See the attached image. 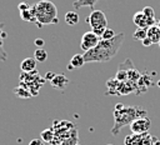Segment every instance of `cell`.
I'll return each instance as SVG.
<instances>
[{"instance_id": "cell-1", "label": "cell", "mask_w": 160, "mask_h": 145, "mask_svg": "<svg viewBox=\"0 0 160 145\" xmlns=\"http://www.w3.org/2000/svg\"><path fill=\"white\" fill-rule=\"evenodd\" d=\"M124 38H125V34L119 32V34H116L115 38H112L110 40L100 39V41L98 42V45L95 48L84 52L85 64L86 62H108V61H110L120 50Z\"/></svg>"}, {"instance_id": "cell-2", "label": "cell", "mask_w": 160, "mask_h": 145, "mask_svg": "<svg viewBox=\"0 0 160 145\" xmlns=\"http://www.w3.org/2000/svg\"><path fill=\"white\" fill-rule=\"evenodd\" d=\"M139 111V106H125L122 104H118L115 105V110H114V128L111 129L112 135L119 134L120 129L122 126H125L126 124H131L135 119L139 118H145L146 112H138Z\"/></svg>"}, {"instance_id": "cell-3", "label": "cell", "mask_w": 160, "mask_h": 145, "mask_svg": "<svg viewBox=\"0 0 160 145\" xmlns=\"http://www.w3.org/2000/svg\"><path fill=\"white\" fill-rule=\"evenodd\" d=\"M36 18V24L39 28L42 25L58 24V9L56 5L50 0H40L35 5H32Z\"/></svg>"}, {"instance_id": "cell-4", "label": "cell", "mask_w": 160, "mask_h": 145, "mask_svg": "<svg viewBox=\"0 0 160 145\" xmlns=\"http://www.w3.org/2000/svg\"><path fill=\"white\" fill-rule=\"evenodd\" d=\"M86 22L91 26V29L95 28H106L108 25V19L105 14L101 10H92L90 15L86 18Z\"/></svg>"}, {"instance_id": "cell-5", "label": "cell", "mask_w": 160, "mask_h": 145, "mask_svg": "<svg viewBox=\"0 0 160 145\" xmlns=\"http://www.w3.org/2000/svg\"><path fill=\"white\" fill-rule=\"evenodd\" d=\"M100 36H98L95 32L92 31H86L84 32V35L81 36V41H80V48L84 51H89L92 48H95L98 45V42L100 41Z\"/></svg>"}, {"instance_id": "cell-6", "label": "cell", "mask_w": 160, "mask_h": 145, "mask_svg": "<svg viewBox=\"0 0 160 145\" xmlns=\"http://www.w3.org/2000/svg\"><path fill=\"white\" fill-rule=\"evenodd\" d=\"M151 126V121L145 116V118H139V119H135L131 124H130V130L132 134H138V135H141V134H145Z\"/></svg>"}, {"instance_id": "cell-7", "label": "cell", "mask_w": 160, "mask_h": 145, "mask_svg": "<svg viewBox=\"0 0 160 145\" xmlns=\"http://www.w3.org/2000/svg\"><path fill=\"white\" fill-rule=\"evenodd\" d=\"M132 22L136 25V28H145V29H148V28H150V26H152V25H156V24H155V22H156L155 18H154V19H149V18H146V16L144 15L142 11H138V12L134 14V16H132Z\"/></svg>"}, {"instance_id": "cell-8", "label": "cell", "mask_w": 160, "mask_h": 145, "mask_svg": "<svg viewBox=\"0 0 160 145\" xmlns=\"http://www.w3.org/2000/svg\"><path fill=\"white\" fill-rule=\"evenodd\" d=\"M51 86L54 89H58V90H64L68 85H69V79L64 75V74H58L54 76V79L50 81Z\"/></svg>"}, {"instance_id": "cell-9", "label": "cell", "mask_w": 160, "mask_h": 145, "mask_svg": "<svg viewBox=\"0 0 160 145\" xmlns=\"http://www.w3.org/2000/svg\"><path fill=\"white\" fill-rule=\"evenodd\" d=\"M20 69H21L22 72H31V71L36 70L35 58H25L20 64Z\"/></svg>"}, {"instance_id": "cell-10", "label": "cell", "mask_w": 160, "mask_h": 145, "mask_svg": "<svg viewBox=\"0 0 160 145\" xmlns=\"http://www.w3.org/2000/svg\"><path fill=\"white\" fill-rule=\"evenodd\" d=\"M148 38L151 40L152 44L160 42V28L158 25H152L148 28Z\"/></svg>"}, {"instance_id": "cell-11", "label": "cell", "mask_w": 160, "mask_h": 145, "mask_svg": "<svg viewBox=\"0 0 160 145\" xmlns=\"http://www.w3.org/2000/svg\"><path fill=\"white\" fill-rule=\"evenodd\" d=\"M20 18L26 21V22H35L36 24V18H35V11H34V8L30 6V9L28 10H24V11H20Z\"/></svg>"}, {"instance_id": "cell-12", "label": "cell", "mask_w": 160, "mask_h": 145, "mask_svg": "<svg viewBox=\"0 0 160 145\" xmlns=\"http://www.w3.org/2000/svg\"><path fill=\"white\" fill-rule=\"evenodd\" d=\"M65 22L70 26H74L79 22V14L76 11H68L65 14Z\"/></svg>"}, {"instance_id": "cell-13", "label": "cell", "mask_w": 160, "mask_h": 145, "mask_svg": "<svg viewBox=\"0 0 160 145\" xmlns=\"http://www.w3.org/2000/svg\"><path fill=\"white\" fill-rule=\"evenodd\" d=\"M96 2H98V0H75V1L72 2V6H74L76 10L80 9V8H84V6L92 9Z\"/></svg>"}, {"instance_id": "cell-14", "label": "cell", "mask_w": 160, "mask_h": 145, "mask_svg": "<svg viewBox=\"0 0 160 145\" xmlns=\"http://www.w3.org/2000/svg\"><path fill=\"white\" fill-rule=\"evenodd\" d=\"M34 58H35V60H36L38 62H45L46 59H48V52H46L45 49L38 48V49L35 50V52H34Z\"/></svg>"}, {"instance_id": "cell-15", "label": "cell", "mask_w": 160, "mask_h": 145, "mask_svg": "<svg viewBox=\"0 0 160 145\" xmlns=\"http://www.w3.org/2000/svg\"><path fill=\"white\" fill-rule=\"evenodd\" d=\"M84 64H85L84 55L75 54V55L71 58V60H70V64H69V65H71V66H72V69H74V68H81Z\"/></svg>"}, {"instance_id": "cell-16", "label": "cell", "mask_w": 160, "mask_h": 145, "mask_svg": "<svg viewBox=\"0 0 160 145\" xmlns=\"http://www.w3.org/2000/svg\"><path fill=\"white\" fill-rule=\"evenodd\" d=\"M41 139L45 141V142H50L52 144L54 142V139H55V132L52 129H45L41 131Z\"/></svg>"}, {"instance_id": "cell-17", "label": "cell", "mask_w": 160, "mask_h": 145, "mask_svg": "<svg viewBox=\"0 0 160 145\" xmlns=\"http://www.w3.org/2000/svg\"><path fill=\"white\" fill-rule=\"evenodd\" d=\"M2 28H4V22H0V61H6L8 60V52L4 49V39L1 36Z\"/></svg>"}, {"instance_id": "cell-18", "label": "cell", "mask_w": 160, "mask_h": 145, "mask_svg": "<svg viewBox=\"0 0 160 145\" xmlns=\"http://www.w3.org/2000/svg\"><path fill=\"white\" fill-rule=\"evenodd\" d=\"M145 38H148V29L145 28H138L132 34V39L138 41H142Z\"/></svg>"}, {"instance_id": "cell-19", "label": "cell", "mask_w": 160, "mask_h": 145, "mask_svg": "<svg viewBox=\"0 0 160 145\" xmlns=\"http://www.w3.org/2000/svg\"><path fill=\"white\" fill-rule=\"evenodd\" d=\"M14 92H15V95H18V96H20V98H30V96H31L30 90L22 88L21 84H20L19 88H15V89H14Z\"/></svg>"}, {"instance_id": "cell-20", "label": "cell", "mask_w": 160, "mask_h": 145, "mask_svg": "<svg viewBox=\"0 0 160 145\" xmlns=\"http://www.w3.org/2000/svg\"><path fill=\"white\" fill-rule=\"evenodd\" d=\"M115 36H116L115 31H114L112 29L106 28V29H105V31H104V32H102V35H101V39H104V40H110V39H112V38H115Z\"/></svg>"}, {"instance_id": "cell-21", "label": "cell", "mask_w": 160, "mask_h": 145, "mask_svg": "<svg viewBox=\"0 0 160 145\" xmlns=\"http://www.w3.org/2000/svg\"><path fill=\"white\" fill-rule=\"evenodd\" d=\"M141 11H142L144 15H145L146 18H149V19H154V18H155V11H154V9H152L151 6H145Z\"/></svg>"}, {"instance_id": "cell-22", "label": "cell", "mask_w": 160, "mask_h": 145, "mask_svg": "<svg viewBox=\"0 0 160 145\" xmlns=\"http://www.w3.org/2000/svg\"><path fill=\"white\" fill-rule=\"evenodd\" d=\"M18 9H19V11H24V10L30 9V5H29L26 1H21V2L18 5Z\"/></svg>"}, {"instance_id": "cell-23", "label": "cell", "mask_w": 160, "mask_h": 145, "mask_svg": "<svg viewBox=\"0 0 160 145\" xmlns=\"http://www.w3.org/2000/svg\"><path fill=\"white\" fill-rule=\"evenodd\" d=\"M29 145H45V141L42 139H32L29 142Z\"/></svg>"}, {"instance_id": "cell-24", "label": "cell", "mask_w": 160, "mask_h": 145, "mask_svg": "<svg viewBox=\"0 0 160 145\" xmlns=\"http://www.w3.org/2000/svg\"><path fill=\"white\" fill-rule=\"evenodd\" d=\"M105 29H106V28H95V29H91V31H92V32H95L98 36H100V38H101V35H102V32L105 31Z\"/></svg>"}, {"instance_id": "cell-25", "label": "cell", "mask_w": 160, "mask_h": 145, "mask_svg": "<svg viewBox=\"0 0 160 145\" xmlns=\"http://www.w3.org/2000/svg\"><path fill=\"white\" fill-rule=\"evenodd\" d=\"M34 44H35V46H36V48H42V46H44V40H42V39H40V38H38V39H35Z\"/></svg>"}, {"instance_id": "cell-26", "label": "cell", "mask_w": 160, "mask_h": 145, "mask_svg": "<svg viewBox=\"0 0 160 145\" xmlns=\"http://www.w3.org/2000/svg\"><path fill=\"white\" fill-rule=\"evenodd\" d=\"M56 74H54L52 71H49V72H46V75H45V80H49V81H51L52 79H54V76H55Z\"/></svg>"}, {"instance_id": "cell-27", "label": "cell", "mask_w": 160, "mask_h": 145, "mask_svg": "<svg viewBox=\"0 0 160 145\" xmlns=\"http://www.w3.org/2000/svg\"><path fill=\"white\" fill-rule=\"evenodd\" d=\"M141 44H142L144 46H146V48H148V46H150V45H152V42H151V40H150L149 38H145V39L141 41Z\"/></svg>"}, {"instance_id": "cell-28", "label": "cell", "mask_w": 160, "mask_h": 145, "mask_svg": "<svg viewBox=\"0 0 160 145\" xmlns=\"http://www.w3.org/2000/svg\"><path fill=\"white\" fill-rule=\"evenodd\" d=\"M156 85H158V86H159V88H160V80H159V81H158V82H156Z\"/></svg>"}, {"instance_id": "cell-29", "label": "cell", "mask_w": 160, "mask_h": 145, "mask_svg": "<svg viewBox=\"0 0 160 145\" xmlns=\"http://www.w3.org/2000/svg\"><path fill=\"white\" fill-rule=\"evenodd\" d=\"M156 25H158V26H159V28H160V20H159V21H158V24H156Z\"/></svg>"}, {"instance_id": "cell-30", "label": "cell", "mask_w": 160, "mask_h": 145, "mask_svg": "<svg viewBox=\"0 0 160 145\" xmlns=\"http://www.w3.org/2000/svg\"><path fill=\"white\" fill-rule=\"evenodd\" d=\"M158 45H159V48H160V42H159V44H158Z\"/></svg>"}, {"instance_id": "cell-31", "label": "cell", "mask_w": 160, "mask_h": 145, "mask_svg": "<svg viewBox=\"0 0 160 145\" xmlns=\"http://www.w3.org/2000/svg\"><path fill=\"white\" fill-rule=\"evenodd\" d=\"M108 145H112V144H108Z\"/></svg>"}]
</instances>
